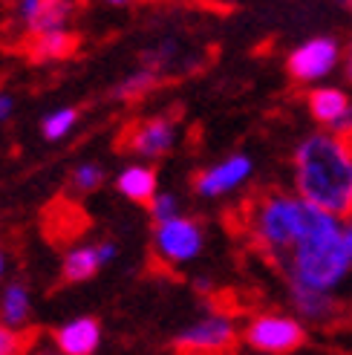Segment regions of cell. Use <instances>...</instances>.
Masks as SVG:
<instances>
[{
	"label": "cell",
	"instance_id": "6da1fadb",
	"mask_svg": "<svg viewBox=\"0 0 352 355\" xmlns=\"http://www.w3.org/2000/svg\"><path fill=\"white\" fill-rule=\"evenodd\" d=\"M294 193L346 220L352 214V148L332 130H312L292 150Z\"/></svg>",
	"mask_w": 352,
	"mask_h": 355
},
{
	"label": "cell",
	"instance_id": "7a4b0ae2",
	"mask_svg": "<svg viewBox=\"0 0 352 355\" xmlns=\"http://www.w3.org/2000/svg\"><path fill=\"white\" fill-rule=\"evenodd\" d=\"M289 286L335 292L352 275V260L344 245V220L324 208L309 205L303 237L280 263Z\"/></svg>",
	"mask_w": 352,
	"mask_h": 355
},
{
	"label": "cell",
	"instance_id": "3957f363",
	"mask_svg": "<svg viewBox=\"0 0 352 355\" xmlns=\"http://www.w3.org/2000/svg\"><path fill=\"white\" fill-rule=\"evenodd\" d=\"M306 214H309V202L297 197L294 191L272 188L249 200L243 225L257 252L280 266L289 257L294 243L303 237Z\"/></svg>",
	"mask_w": 352,
	"mask_h": 355
},
{
	"label": "cell",
	"instance_id": "277c9868",
	"mask_svg": "<svg viewBox=\"0 0 352 355\" xmlns=\"http://www.w3.org/2000/svg\"><path fill=\"white\" fill-rule=\"evenodd\" d=\"M243 344L260 355H292L306 344V324L297 315L260 312L243 324Z\"/></svg>",
	"mask_w": 352,
	"mask_h": 355
},
{
	"label": "cell",
	"instance_id": "5b68a950",
	"mask_svg": "<svg viewBox=\"0 0 352 355\" xmlns=\"http://www.w3.org/2000/svg\"><path fill=\"white\" fill-rule=\"evenodd\" d=\"M243 338V327L228 312H205L185 324L173 338L179 355H228Z\"/></svg>",
	"mask_w": 352,
	"mask_h": 355
},
{
	"label": "cell",
	"instance_id": "8992f818",
	"mask_svg": "<svg viewBox=\"0 0 352 355\" xmlns=\"http://www.w3.org/2000/svg\"><path fill=\"white\" fill-rule=\"evenodd\" d=\"M344 61V46L329 35H315L297 44L286 58V73L301 87H321Z\"/></svg>",
	"mask_w": 352,
	"mask_h": 355
},
{
	"label": "cell",
	"instance_id": "52a82bcc",
	"mask_svg": "<svg viewBox=\"0 0 352 355\" xmlns=\"http://www.w3.org/2000/svg\"><path fill=\"white\" fill-rule=\"evenodd\" d=\"M150 243H153V254L165 266H188L202 254L205 228L200 220L179 214L168 223H156Z\"/></svg>",
	"mask_w": 352,
	"mask_h": 355
},
{
	"label": "cell",
	"instance_id": "ba28073f",
	"mask_svg": "<svg viewBox=\"0 0 352 355\" xmlns=\"http://www.w3.org/2000/svg\"><path fill=\"white\" fill-rule=\"evenodd\" d=\"M254 173V159L249 153H228L211 162L193 176V193L200 200H222L240 191Z\"/></svg>",
	"mask_w": 352,
	"mask_h": 355
},
{
	"label": "cell",
	"instance_id": "9c48e42d",
	"mask_svg": "<svg viewBox=\"0 0 352 355\" xmlns=\"http://www.w3.org/2000/svg\"><path fill=\"white\" fill-rule=\"evenodd\" d=\"M176 136H179V130H176V121L165 113L159 116H145L139 119L133 128L125 133V150L139 156L142 162H153V159H162L173 150L176 145Z\"/></svg>",
	"mask_w": 352,
	"mask_h": 355
},
{
	"label": "cell",
	"instance_id": "30bf717a",
	"mask_svg": "<svg viewBox=\"0 0 352 355\" xmlns=\"http://www.w3.org/2000/svg\"><path fill=\"white\" fill-rule=\"evenodd\" d=\"M116 254H118V245L113 240L73 245L61 260V277H64V283H84V280L96 277L107 263H113Z\"/></svg>",
	"mask_w": 352,
	"mask_h": 355
},
{
	"label": "cell",
	"instance_id": "8fae6325",
	"mask_svg": "<svg viewBox=\"0 0 352 355\" xmlns=\"http://www.w3.org/2000/svg\"><path fill=\"white\" fill-rule=\"evenodd\" d=\"M289 304H292V312L303 324H312V327H332L346 318V306L335 297V292L289 286Z\"/></svg>",
	"mask_w": 352,
	"mask_h": 355
},
{
	"label": "cell",
	"instance_id": "7c38bea8",
	"mask_svg": "<svg viewBox=\"0 0 352 355\" xmlns=\"http://www.w3.org/2000/svg\"><path fill=\"white\" fill-rule=\"evenodd\" d=\"M52 341L61 355H96L101 347V324L90 315L69 318L55 329Z\"/></svg>",
	"mask_w": 352,
	"mask_h": 355
},
{
	"label": "cell",
	"instance_id": "4fadbf2b",
	"mask_svg": "<svg viewBox=\"0 0 352 355\" xmlns=\"http://www.w3.org/2000/svg\"><path fill=\"white\" fill-rule=\"evenodd\" d=\"M352 104V96L344 90V87H332V84H321L312 87L306 93V107L309 116L321 124V130H332L335 133L341 128V121Z\"/></svg>",
	"mask_w": 352,
	"mask_h": 355
},
{
	"label": "cell",
	"instance_id": "5bb4252c",
	"mask_svg": "<svg viewBox=\"0 0 352 355\" xmlns=\"http://www.w3.org/2000/svg\"><path fill=\"white\" fill-rule=\"evenodd\" d=\"M116 191L136 205H148L162 188H159V176H156V171L148 162H130L127 168L118 171Z\"/></svg>",
	"mask_w": 352,
	"mask_h": 355
},
{
	"label": "cell",
	"instance_id": "9a60e30c",
	"mask_svg": "<svg viewBox=\"0 0 352 355\" xmlns=\"http://www.w3.org/2000/svg\"><path fill=\"white\" fill-rule=\"evenodd\" d=\"M78 49V35L73 29H58V32H44V35H32L29 38V58L52 64V61H64Z\"/></svg>",
	"mask_w": 352,
	"mask_h": 355
},
{
	"label": "cell",
	"instance_id": "2e32d148",
	"mask_svg": "<svg viewBox=\"0 0 352 355\" xmlns=\"http://www.w3.org/2000/svg\"><path fill=\"white\" fill-rule=\"evenodd\" d=\"M32 318V295L24 280H9L0 292V324L24 329Z\"/></svg>",
	"mask_w": 352,
	"mask_h": 355
},
{
	"label": "cell",
	"instance_id": "e0dca14e",
	"mask_svg": "<svg viewBox=\"0 0 352 355\" xmlns=\"http://www.w3.org/2000/svg\"><path fill=\"white\" fill-rule=\"evenodd\" d=\"M73 15H76V0H44L41 9L35 12V17L26 24L29 38H32V35L67 29L69 21H73Z\"/></svg>",
	"mask_w": 352,
	"mask_h": 355
},
{
	"label": "cell",
	"instance_id": "ac0fdd59",
	"mask_svg": "<svg viewBox=\"0 0 352 355\" xmlns=\"http://www.w3.org/2000/svg\"><path fill=\"white\" fill-rule=\"evenodd\" d=\"M156 81H159V73H156V69H150V67L133 69V73H127L125 78L116 84L113 96H116L118 101H136V98L148 96L153 87H156Z\"/></svg>",
	"mask_w": 352,
	"mask_h": 355
},
{
	"label": "cell",
	"instance_id": "d6986e66",
	"mask_svg": "<svg viewBox=\"0 0 352 355\" xmlns=\"http://www.w3.org/2000/svg\"><path fill=\"white\" fill-rule=\"evenodd\" d=\"M78 124V110L76 107H55L41 119V136L46 141H61L76 130Z\"/></svg>",
	"mask_w": 352,
	"mask_h": 355
},
{
	"label": "cell",
	"instance_id": "ffe728a7",
	"mask_svg": "<svg viewBox=\"0 0 352 355\" xmlns=\"http://www.w3.org/2000/svg\"><path fill=\"white\" fill-rule=\"evenodd\" d=\"M104 185V168L98 162H81L69 173V188L76 193H93Z\"/></svg>",
	"mask_w": 352,
	"mask_h": 355
},
{
	"label": "cell",
	"instance_id": "44dd1931",
	"mask_svg": "<svg viewBox=\"0 0 352 355\" xmlns=\"http://www.w3.org/2000/svg\"><path fill=\"white\" fill-rule=\"evenodd\" d=\"M148 214H150L153 225H156V223H168V220H173V217L182 214V200L176 197L173 191H165V188H162V191L148 202Z\"/></svg>",
	"mask_w": 352,
	"mask_h": 355
},
{
	"label": "cell",
	"instance_id": "7402d4cb",
	"mask_svg": "<svg viewBox=\"0 0 352 355\" xmlns=\"http://www.w3.org/2000/svg\"><path fill=\"white\" fill-rule=\"evenodd\" d=\"M24 349H26L24 332L0 324V355H24Z\"/></svg>",
	"mask_w": 352,
	"mask_h": 355
},
{
	"label": "cell",
	"instance_id": "603a6c76",
	"mask_svg": "<svg viewBox=\"0 0 352 355\" xmlns=\"http://www.w3.org/2000/svg\"><path fill=\"white\" fill-rule=\"evenodd\" d=\"M41 3H44V0H17V3H15V15H17V21H21L24 26L32 21V17H35V12H38L41 9Z\"/></svg>",
	"mask_w": 352,
	"mask_h": 355
},
{
	"label": "cell",
	"instance_id": "cb8c5ba5",
	"mask_svg": "<svg viewBox=\"0 0 352 355\" xmlns=\"http://www.w3.org/2000/svg\"><path fill=\"white\" fill-rule=\"evenodd\" d=\"M341 73H344L346 84H352V38H349V41H346V46H344V61H341Z\"/></svg>",
	"mask_w": 352,
	"mask_h": 355
},
{
	"label": "cell",
	"instance_id": "d4e9b609",
	"mask_svg": "<svg viewBox=\"0 0 352 355\" xmlns=\"http://www.w3.org/2000/svg\"><path fill=\"white\" fill-rule=\"evenodd\" d=\"M344 245H346V254L352 260V214L344 220Z\"/></svg>",
	"mask_w": 352,
	"mask_h": 355
},
{
	"label": "cell",
	"instance_id": "484cf974",
	"mask_svg": "<svg viewBox=\"0 0 352 355\" xmlns=\"http://www.w3.org/2000/svg\"><path fill=\"white\" fill-rule=\"evenodd\" d=\"M9 113H12V98H9V93L0 90V121H6Z\"/></svg>",
	"mask_w": 352,
	"mask_h": 355
},
{
	"label": "cell",
	"instance_id": "4316f807",
	"mask_svg": "<svg viewBox=\"0 0 352 355\" xmlns=\"http://www.w3.org/2000/svg\"><path fill=\"white\" fill-rule=\"evenodd\" d=\"M335 133H338V136H344V139H346V136H352V104H349V110H346V116H344V121H341V128H338Z\"/></svg>",
	"mask_w": 352,
	"mask_h": 355
},
{
	"label": "cell",
	"instance_id": "83f0119b",
	"mask_svg": "<svg viewBox=\"0 0 352 355\" xmlns=\"http://www.w3.org/2000/svg\"><path fill=\"white\" fill-rule=\"evenodd\" d=\"M3 275H6V252L0 248V280H3Z\"/></svg>",
	"mask_w": 352,
	"mask_h": 355
},
{
	"label": "cell",
	"instance_id": "f1b7e54d",
	"mask_svg": "<svg viewBox=\"0 0 352 355\" xmlns=\"http://www.w3.org/2000/svg\"><path fill=\"white\" fill-rule=\"evenodd\" d=\"M101 3H107V6H127V3H133V0H101Z\"/></svg>",
	"mask_w": 352,
	"mask_h": 355
},
{
	"label": "cell",
	"instance_id": "f546056e",
	"mask_svg": "<svg viewBox=\"0 0 352 355\" xmlns=\"http://www.w3.org/2000/svg\"><path fill=\"white\" fill-rule=\"evenodd\" d=\"M214 3H220V6H234V3H240V0H214Z\"/></svg>",
	"mask_w": 352,
	"mask_h": 355
},
{
	"label": "cell",
	"instance_id": "4dcf8cb0",
	"mask_svg": "<svg viewBox=\"0 0 352 355\" xmlns=\"http://www.w3.org/2000/svg\"><path fill=\"white\" fill-rule=\"evenodd\" d=\"M38 355H61L58 349H44V352H38Z\"/></svg>",
	"mask_w": 352,
	"mask_h": 355
},
{
	"label": "cell",
	"instance_id": "1f68e13d",
	"mask_svg": "<svg viewBox=\"0 0 352 355\" xmlns=\"http://www.w3.org/2000/svg\"><path fill=\"white\" fill-rule=\"evenodd\" d=\"M346 141H349V148H352V136H346Z\"/></svg>",
	"mask_w": 352,
	"mask_h": 355
},
{
	"label": "cell",
	"instance_id": "d6a6232c",
	"mask_svg": "<svg viewBox=\"0 0 352 355\" xmlns=\"http://www.w3.org/2000/svg\"><path fill=\"white\" fill-rule=\"evenodd\" d=\"M349 309H352V306H349Z\"/></svg>",
	"mask_w": 352,
	"mask_h": 355
}]
</instances>
